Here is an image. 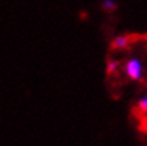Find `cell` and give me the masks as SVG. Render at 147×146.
<instances>
[{
  "label": "cell",
  "mask_w": 147,
  "mask_h": 146,
  "mask_svg": "<svg viewBox=\"0 0 147 146\" xmlns=\"http://www.w3.org/2000/svg\"><path fill=\"white\" fill-rule=\"evenodd\" d=\"M125 71L131 79H134V81H139L141 77H142V66H141L139 59H134V58L129 59L125 66Z\"/></svg>",
  "instance_id": "cell-1"
},
{
  "label": "cell",
  "mask_w": 147,
  "mask_h": 146,
  "mask_svg": "<svg viewBox=\"0 0 147 146\" xmlns=\"http://www.w3.org/2000/svg\"><path fill=\"white\" fill-rule=\"evenodd\" d=\"M129 42H131V39H129L128 35H120V37H117V39L112 42V47L117 48V50H121V48H126V47H128Z\"/></svg>",
  "instance_id": "cell-2"
},
{
  "label": "cell",
  "mask_w": 147,
  "mask_h": 146,
  "mask_svg": "<svg viewBox=\"0 0 147 146\" xmlns=\"http://www.w3.org/2000/svg\"><path fill=\"white\" fill-rule=\"evenodd\" d=\"M138 109L141 111V114H147V96H144L138 101Z\"/></svg>",
  "instance_id": "cell-3"
},
{
  "label": "cell",
  "mask_w": 147,
  "mask_h": 146,
  "mask_svg": "<svg viewBox=\"0 0 147 146\" xmlns=\"http://www.w3.org/2000/svg\"><path fill=\"white\" fill-rule=\"evenodd\" d=\"M102 8H106L107 11H112V10H115V3L112 2V0H104Z\"/></svg>",
  "instance_id": "cell-4"
},
{
  "label": "cell",
  "mask_w": 147,
  "mask_h": 146,
  "mask_svg": "<svg viewBox=\"0 0 147 146\" xmlns=\"http://www.w3.org/2000/svg\"><path fill=\"white\" fill-rule=\"evenodd\" d=\"M117 69V63L115 61H110L109 63V72H112V71H115Z\"/></svg>",
  "instance_id": "cell-5"
}]
</instances>
